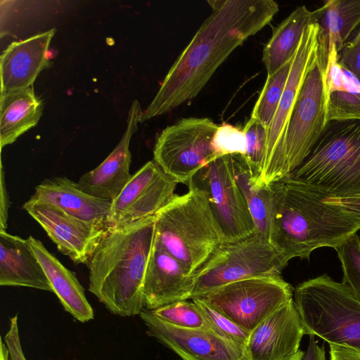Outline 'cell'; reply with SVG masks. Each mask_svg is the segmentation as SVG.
Wrapping results in <instances>:
<instances>
[{"label": "cell", "mask_w": 360, "mask_h": 360, "mask_svg": "<svg viewBox=\"0 0 360 360\" xmlns=\"http://www.w3.org/2000/svg\"><path fill=\"white\" fill-rule=\"evenodd\" d=\"M211 14L176 58L141 123L195 98L218 68L249 37L269 25L279 10L273 0H210Z\"/></svg>", "instance_id": "1"}, {"label": "cell", "mask_w": 360, "mask_h": 360, "mask_svg": "<svg viewBox=\"0 0 360 360\" xmlns=\"http://www.w3.org/2000/svg\"><path fill=\"white\" fill-rule=\"evenodd\" d=\"M269 239L288 261L308 259L316 249L335 250L360 230V219L328 197L289 176L274 183Z\"/></svg>", "instance_id": "2"}, {"label": "cell", "mask_w": 360, "mask_h": 360, "mask_svg": "<svg viewBox=\"0 0 360 360\" xmlns=\"http://www.w3.org/2000/svg\"><path fill=\"white\" fill-rule=\"evenodd\" d=\"M155 216L108 231L87 265L89 290L112 314L139 315L144 276L153 244Z\"/></svg>", "instance_id": "3"}, {"label": "cell", "mask_w": 360, "mask_h": 360, "mask_svg": "<svg viewBox=\"0 0 360 360\" xmlns=\"http://www.w3.org/2000/svg\"><path fill=\"white\" fill-rule=\"evenodd\" d=\"M155 214L154 240L193 275L224 243L205 192L193 180Z\"/></svg>", "instance_id": "4"}, {"label": "cell", "mask_w": 360, "mask_h": 360, "mask_svg": "<svg viewBox=\"0 0 360 360\" xmlns=\"http://www.w3.org/2000/svg\"><path fill=\"white\" fill-rule=\"evenodd\" d=\"M287 176L328 197L360 193V121L328 122L308 156Z\"/></svg>", "instance_id": "5"}, {"label": "cell", "mask_w": 360, "mask_h": 360, "mask_svg": "<svg viewBox=\"0 0 360 360\" xmlns=\"http://www.w3.org/2000/svg\"><path fill=\"white\" fill-rule=\"evenodd\" d=\"M294 302L306 335L360 352V302L327 274L294 289Z\"/></svg>", "instance_id": "6"}, {"label": "cell", "mask_w": 360, "mask_h": 360, "mask_svg": "<svg viewBox=\"0 0 360 360\" xmlns=\"http://www.w3.org/2000/svg\"><path fill=\"white\" fill-rule=\"evenodd\" d=\"M288 262L270 239L261 233L223 243L194 274L192 298L243 279L281 276Z\"/></svg>", "instance_id": "7"}, {"label": "cell", "mask_w": 360, "mask_h": 360, "mask_svg": "<svg viewBox=\"0 0 360 360\" xmlns=\"http://www.w3.org/2000/svg\"><path fill=\"white\" fill-rule=\"evenodd\" d=\"M293 292L292 285L281 276L274 275L230 283L195 298L251 333L267 316L292 299Z\"/></svg>", "instance_id": "8"}, {"label": "cell", "mask_w": 360, "mask_h": 360, "mask_svg": "<svg viewBox=\"0 0 360 360\" xmlns=\"http://www.w3.org/2000/svg\"><path fill=\"white\" fill-rule=\"evenodd\" d=\"M219 125L208 117H188L164 129L153 148V161L179 183H188L218 157L212 141Z\"/></svg>", "instance_id": "9"}, {"label": "cell", "mask_w": 360, "mask_h": 360, "mask_svg": "<svg viewBox=\"0 0 360 360\" xmlns=\"http://www.w3.org/2000/svg\"><path fill=\"white\" fill-rule=\"evenodd\" d=\"M327 53L319 47L316 65L302 86L288 123L283 151L282 179L308 156L327 123L328 96L325 86Z\"/></svg>", "instance_id": "10"}, {"label": "cell", "mask_w": 360, "mask_h": 360, "mask_svg": "<svg viewBox=\"0 0 360 360\" xmlns=\"http://www.w3.org/2000/svg\"><path fill=\"white\" fill-rule=\"evenodd\" d=\"M319 25L305 29L293 55L290 70L280 102L267 129L266 151L257 187L269 186L282 179L285 134L291 114L306 76L316 65L319 53Z\"/></svg>", "instance_id": "11"}, {"label": "cell", "mask_w": 360, "mask_h": 360, "mask_svg": "<svg viewBox=\"0 0 360 360\" xmlns=\"http://www.w3.org/2000/svg\"><path fill=\"white\" fill-rule=\"evenodd\" d=\"M191 180L205 192L224 243L255 233L246 200L236 179L232 155L218 158Z\"/></svg>", "instance_id": "12"}, {"label": "cell", "mask_w": 360, "mask_h": 360, "mask_svg": "<svg viewBox=\"0 0 360 360\" xmlns=\"http://www.w3.org/2000/svg\"><path fill=\"white\" fill-rule=\"evenodd\" d=\"M177 182L153 161L142 166L111 203L108 231L154 216L175 195Z\"/></svg>", "instance_id": "13"}, {"label": "cell", "mask_w": 360, "mask_h": 360, "mask_svg": "<svg viewBox=\"0 0 360 360\" xmlns=\"http://www.w3.org/2000/svg\"><path fill=\"white\" fill-rule=\"evenodd\" d=\"M139 316L146 327V333L181 360H250L245 347L219 338L207 328L174 326L145 308Z\"/></svg>", "instance_id": "14"}, {"label": "cell", "mask_w": 360, "mask_h": 360, "mask_svg": "<svg viewBox=\"0 0 360 360\" xmlns=\"http://www.w3.org/2000/svg\"><path fill=\"white\" fill-rule=\"evenodd\" d=\"M22 208L41 226L59 252L75 264H88L108 229L79 219L51 204L25 202Z\"/></svg>", "instance_id": "15"}, {"label": "cell", "mask_w": 360, "mask_h": 360, "mask_svg": "<svg viewBox=\"0 0 360 360\" xmlns=\"http://www.w3.org/2000/svg\"><path fill=\"white\" fill-rule=\"evenodd\" d=\"M304 335L305 330L292 298L250 333L245 350L250 360H281L300 350Z\"/></svg>", "instance_id": "16"}, {"label": "cell", "mask_w": 360, "mask_h": 360, "mask_svg": "<svg viewBox=\"0 0 360 360\" xmlns=\"http://www.w3.org/2000/svg\"><path fill=\"white\" fill-rule=\"evenodd\" d=\"M195 287L194 274L153 240L143 280L144 308L153 310L191 300Z\"/></svg>", "instance_id": "17"}, {"label": "cell", "mask_w": 360, "mask_h": 360, "mask_svg": "<svg viewBox=\"0 0 360 360\" xmlns=\"http://www.w3.org/2000/svg\"><path fill=\"white\" fill-rule=\"evenodd\" d=\"M142 114L139 101L134 100L128 112L125 131L119 143L98 167L84 173L79 179L77 184L84 192L111 202L120 194L132 176L129 172V145Z\"/></svg>", "instance_id": "18"}, {"label": "cell", "mask_w": 360, "mask_h": 360, "mask_svg": "<svg viewBox=\"0 0 360 360\" xmlns=\"http://www.w3.org/2000/svg\"><path fill=\"white\" fill-rule=\"evenodd\" d=\"M56 29L10 44L0 57L1 94L32 86L49 66V48Z\"/></svg>", "instance_id": "19"}, {"label": "cell", "mask_w": 360, "mask_h": 360, "mask_svg": "<svg viewBox=\"0 0 360 360\" xmlns=\"http://www.w3.org/2000/svg\"><path fill=\"white\" fill-rule=\"evenodd\" d=\"M28 201L53 205L79 219L108 229L107 220L112 202L86 193L68 177L44 179L35 187Z\"/></svg>", "instance_id": "20"}, {"label": "cell", "mask_w": 360, "mask_h": 360, "mask_svg": "<svg viewBox=\"0 0 360 360\" xmlns=\"http://www.w3.org/2000/svg\"><path fill=\"white\" fill-rule=\"evenodd\" d=\"M0 285L53 292L28 238L0 231Z\"/></svg>", "instance_id": "21"}, {"label": "cell", "mask_w": 360, "mask_h": 360, "mask_svg": "<svg viewBox=\"0 0 360 360\" xmlns=\"http://www.w3.org/2000/svg\"><path fill=\"white\" fill-rule=\"evenodd\" d=\"M30 246L64 309L77 321L84 323L94 319V310L75 272L66 268L39 240L30 236Z\"/></svg>", "instance_id": "22"}, {"label": "cell", "mask_w": 360, "mask_h": 360, "mask_svg": "<svg viewBox=\"0 0 360 360\" xmlns=\"http://www.w3.org/2000/svg\"><path fill=\"white\" fill-rule=\"evenodd\" d=\"M43 112V103L33 87L14 90L0 95L1 148L35 127Z\"/></svg>", "instance_id": "23"}, {"label": "cell", "mask_w": 360, "mask_h": 360, "mask_svg": "<svg viewBox=\"0 0 360 360\" xmlns=\"http://www.w3.org/2000/svg\"><path fill=\"white\" fill-rule=\"evenodd\" d=\"M315 22L314 11L301 6L274 28L262 51V62L267 76L273 75L292 59L305 29Z\"/></svg>", "instance_id": "24"}, {"label": "cell", "mask_w": 360, "mask_h": 360, "mask_svg": "<svg viewBox=\"0 0 360 360\" xmlns=\"http://www.w3.org/2000/svg\"><path fill=\"white\" fill-rule=\"evenodd\" d=\"M319 41L326 51L335 45L339 53L360 27V0H328L314 11Z\"/></svg>", "instance_id": "25"}, {"label": "cell", "mask_w": 360, "mask_h": 360, "mask_svg": "<svg viewBox=\"0 0 360 360\" xmlns=\"http://www.w3.org/2000/svg\"><path fill=\"white\" fill-rule=\"evenodd\" d=\"M234 173L237 184L246 200L252 217L255 233L269 238L274 210V194L272 186H255L243 155H233Z\"/></svg>", "instance_id": "26"}, {"label": "cell", "mask_w": 360, "mask_h": 360, "mask_svg": "<svg viewBox=\"0 0 360 360\" xmlns=\"http://www.w3.org/2000/svg\"><path fill=\"white\" fill-rule=\"evenodd\" d=\"M293 57V56H292ZM292 59L273 75L267 76L252 111L251 117L269 128L280 102L291 68Z\"/></svg>", "instance_id": "27"}, {"label": "cell", "mask_w": 360, "mask_h": 360, "mask_svg": "<svg viewBox=\"0 0 360 360\" xmlns=\"http://www.w3.org/2000/svg\"><path fill=\"white\" fill-rule=\"evenodd\" d=\"M347 91L332 93L327 103V121H360V83L347 69Z\"/></svg>", "instance_id": "28"}, {"label": "cell", "mask_w": 360, "mask_h": 360, "mask_svg": "<svg viewBox=\"0 0 360 360\" xmlns=\"http://www.w3.org/2000/svg\"><path fill=\"white\" fill-rule=\"evenodd\" d=\"M200 311L207 328L219 338L245 347L250 332L241 328L199 298L191 299Z\"/></svg>", "instance_id": "29"}, {"label": "cell", "mask_w": 360, "mask_h": 360, "mask_svg": "<svg viewBox=\"0 0 360 360\" xmlns=\"http://www.w3.org/2000/svg\"><path fill=\"white\" fill-rule=\"evenodd\" d=\"M267 129L262 122L251 117L243 129L246 141V152L244 157L254 185L257 184L262 173L267 141Z\"/></svg>", "instance_id": "30"}, {"label": "cell", "mask_w": 360, "mask_h": 360, "mask_svg": "<svg viewBox=\"0 0 360 360\" xmlns=\"http://www.w3.org/2000/svg\"><path fill=\"white\" fill-rule=\"evenodd\" d=\"M340 261L342 283L360 302V240L354 234L335 249Z\"/></svg>", "instance_id": "31"}, {"label": "cell", "mask_w": 360, "mask_h": 360, "mask_svg": "<svg viewBox=\"0 0 360 360\" xmlns=\"http://www.w3.org/2000/svg\"><path fill=\"white\" fill-rule=\"evenodd\" d=\"M158 319L183 328H207L205 320L191 300H182L150 310Z\"/></svg>", "instance_id": "32"}, {"label": "cell", "mask_w": 360, "mask_h": 360, "mask_svg": "<svg viewBox=\"0 0 360 360\" xmlns=\"http://www.w3.org/2000/svg\"><path fill=\"white\" fill-rule=\"evenodd\" d=\"M212 146L218 158L228 155L245 156L246 141L244 131L229 124L219 126Z\"/></svg>", "instance_id": "33"}, {"label": "cell", "mask_w": 360, "mask_h": 360, "mask_svg": "<svg viewBox=\"0 0 360 360\" xmlns=\"http://www.w3.org/2000/svg\"><path fill=\"white\" fill-rule=\"evenodd\" d=\"M325 86L328 98L333 92L347 91L345 75L339 62V53L335 45H333L328 51Z\"/></svg>", "instance_id": "34"}, {"label": "cell", "mask_w": 360, "mask_h": 360, "mask_svg": "<svg viewBox=\"0 0 360 360\" xmlns=\"http://www.w3.org/2000/svg\"><path fill=\"white\" fill-rule=\"evenodd\" d=\"M339 62L360 83V27L339 52Z\"/></svg>", "instance_id": "35"}, {"label": "cell", "mask_w": 360, "mask_h": 360, "mask_svg": "<svg viewBox=\"0 0 360 360\" xmlns=\"http://www.w3.org/2000/svg\"><path fill=\"white\" fill-rule=\"evenodd\" d=\"M4 340L9 353V360H27L20 344L17 315L11 319Z\"/></svg>", "instance_id": "36"}, {"label": "cell", "mask_w": 360, "mask_h": 360, "mask_svg": "<svg viewBox=\"0 0 360 360\" xmlns=\"http://www.w3.org/2000/svg\"><path fill=\"white\" fill-rule=\"evenodd\" d=\"M326 201L345 208L360 219V193L347 197H326Z\"/></svg>", "instance_id": "37"}, {"label": "cell", "mask_w": 360, "mask_h": 360, "mask_svg": "<svg viewBox=\"0 0 360 360\" xmlns=\"http://www.w3.org/2000/svg\"><path fill=\"white\" fill-rule=\"evenodd\" d=\"M330 360H360V352L351 347L336 345H329Z\"/></svg>", "instance_id": "38"}, {"label": "cell", "mask_w": 360, "mask_h": 360, "mask_svg": "<svg viewBox=\"0 0 360 360\" xmlns=\"http://www.w3.org/2000/svg\"><path fill=\"white\" fill-rule=\"evenodd\" d=\"M9 198L4 181L2 164L1 165V202H0V231H6L8 216Z\"/></svg>", "instance_id": "39"}, {"label": "cell", "mask_w": 360, "mask_h": 360, "mask_svg": "<svg viewBox=\"0 0 360 360\" xmlns=\"http://www.w3.org/2000/svg\"><path fill=\"white\" fill-rule=\"evenodd\" d=\"M302 360H326L324 346H320L313 335H310L307 350Z\"/></svg>", "instance_id": "40"}, {"label": "cell", "mask_w": 360, "mask_h": 360, "mask_svg": "<svg viewBox=\"0 0 360 360\" xmlns=\"http://www.w3.org/2000/svg\"><path fill=\"white\" fill-rule=\"evenodd\" d=\"M0 360H9L8 348L1 339L0 340Z\"/></svg>", "instance_id": "41"}, {"label": "cell", "mask_w": 360, "mask_h": 360, "mask_svg": "<svg viewBox=\"0 0 360 360\" xmlns=\"http://www.w3.org/2000/svg\"><path fill=\"white\" fill-rule=\"evenodd\" d=\"M304 352L302 350H299L297 353L295 354L286 357L285 359H281V360H302L304 356Z\"/></svg>", "instance_id": "42"}]
</instances>
